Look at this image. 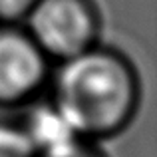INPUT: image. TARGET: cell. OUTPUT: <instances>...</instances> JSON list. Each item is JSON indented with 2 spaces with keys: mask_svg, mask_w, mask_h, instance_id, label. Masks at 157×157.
Segmentation results:
<instances>
[{
  "mask_svg": "<svg viewBox=\"0 0 157 157\" xmlns=\"http://www.w3.org/2000/svg\"><path fill=\"white\" fill-rule=\"evenodd\" d=\"M38 157H107V153L100 147V141H92V139H78L72 145L62 147L52 153H44Z\"/></svg>",
  "mask_w": 157,
  "mask_h": 157,
  "instance_id": "cell-6",
  "label": "cell"
},
{
  "mask_svg": "<svg viewBox=\"0 0 157 157\" xmlns=\"http://www.w3.org/2000/svg\"><path fill=\"white\" fill-rule=\"evenodd\" d=\"M22 26L58 64L100 44L104 18L96 0H38Z\"/></svg>",
  "mask_w": 157,
  "mask_h": 157,
  "instance_id": "cell-2",
  "label": "cell"
},
{
  "mask_svg": "<svg viewBox=\"0 0 157 157\" xmlns=\"http://www.w3.org/2000/svg\"><path fill=\"white\" fill-rule=\"evenodd\" d=\"M46 96L82 137L104 141L133 123L143 84L125 54L100 42L54 64Z\"/></svg>",
  "mask_w": 157,
  "mask_h": 157,
  "instance_id": "cell-1",
  "label": "cell"
},
{
  "mask_svg": "<svg viewBox=\"0 0 157 157\" xmlns=\"http://www.w3.org/2000/svg\"><path fill=\"white\" fill-rule=\"evenodd\" d=\"M22 109L24 113L18 119L38 155L52 153L82 139V135L74 129V125L46 94Z\"/></svg>",
  "mask_w": 157,
  "mask_h": 157,
  "instance_id": "cell-4",
  "label": "cell"
},
{
  "mask_svg": "<svg viewBox=\"0 0 157 157\" xmlns=\"http://www.w3.org/2000/svg\"><path fill=\"white\" fill-rule=\"evenodd\" d=\"M38 0H0V22L22 24Z\"/></svg>",
  "mask_w": 157,
  "mask_h": 157,
  "instance_id": "cell-7",
  "label": "cell"
},
{
  "mask_svg": "<svg viewBox=\"0 0 157 157\" xmlns=\"http://www.w3.org/2000/svg\"><path fill=\"white\" fill-rule=\"evenodd\" d=\"M52 68L22 24L0 22V109H22L42 98Z\"/></svg>",
  "mask_w": 157,
  "mask_h": 157,
  "instance_id": "cell-3",
  "label": "cell"
},
{
  "mask_svg": "<svg viewBox=\"0 0 157 157\" xmlns=\"http://www.w3.org/2000/svg\"><path fill=\"white\" fill-rule=\"evenodd\" d=\"M0 157H38L18 117H0Z\"/></svg>",
  "mask_w": 157,
  "mask_h": 157,
  "instance_id": "cell-5",
  "label": "cell"
}]
</instances>
